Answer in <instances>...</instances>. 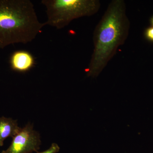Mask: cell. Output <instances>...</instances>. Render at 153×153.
Segmentation results:
<instances>
[{
    "mask_svg": "<svg viewBox=\"0 0 153 153\" xmlns=\"http://www.w3.org/2000/svg\"><path fill=\"white\" fill-rule=\"evenodd\" d=\"M60 150V147L56 143H52L50 147L47 150L42 152H37V153H57Z\"/></svg>",
    "mask_w": 153,
    "mask_h": 153,
    "instance_id": "7",
    "label": "cell"
},
{
    "mask_svg": "<svg viewBox=\"0 0 153 153\" xmlns=\"http://www.w3.org/2000/svg\"><path fill=\"white\" fill-rule=\"evenodd\" d=\"M150 22L151 25H152V27H153V16L151 18Z\"/></svg>",
    "mask_w": 153,
    "mask_h": 153,
    "instance_id": "9",
    "label": "cell"
},
{
    "mask_svg": "<svg viewBox=\"0 0 153 153\" xmlns=\"http://www.w3.org/2000/svg\"><path fill=\"white\" fill-rule=\"evenodd\" d=\"M130 27L124 1H111L94 30L93 53L85 70L87 76L96 78L101 73L118 47L124 44Z\"/></svg>",
    "mask_w": 153,
    "mask_h": 153,
    "instance_id": "1",
    "label": "cell"
},
{
    "mask_svg": "<svg viewBox=\"0 0 153 153\" xmlns=\"http://www.w3.org/2000/svg\"><path fill=\"white\" fill-rule=\"evenodd\" d=\"M144 35L145 38L148 41L153 42V27H149L146 29Z\"/></svg>",
    "mask_w": 153,
    "mask_h": 153,
    "instance_id": "8",
    "label": "cell"
},
{
    "mask_svg": "<svg viewBox=\"0 0 153 153\" xmlns=\"http://www.w3.org/2000/svg\"><path fill=\"white\" fill-rule=\"evenodd\" d=\"M35 63V58L33 55L25 50L15 51L10 57L11 69L17 72H27L33 68Z\"/></svg>",
    "mask_w": 153,
    "mask_h": 153,
    "instance_id": "5",
    "label": "cell"
},
{
    "mask_svg": "<svg viewBox=\"0 0 153 153\" xmlns=\"http://www.w3.org/2000/svg\"><path fill=\"white\" fill-rule=\"evenodd\" d=\"M41 144V136L33 128V125L29 123L13 137L10 146L1 153H37Z\"/></svg>",
    "mask_w": 153,
    "mask_h": 153,
    "instance_id": "4",
    "label": "cell"
},
{
    "mask_svg": "<svg viewBox=\"0 0 153 153\" xmlns=\"http://www.w3.org/2000/svg\"><path fill=\"white\" fill-rule=\"evenodd\" d=\"M41 3L46 9L45 25L58 30L74 19L93 16L100 7L98 0H42Z\"/></svg>",
    "mask_w": 153,
    "mask_h": 153,
    "instance_id": "3",
    "label": "cell"
},
{
    "mask_svg": "<svg viewBox=\"0 0 153 153\" xmlns=\"http://www.w3.org/2000/svg\"><path fill=\"white\" fill-rule=\"evenodd\" d=\"M18 120L11 117H0V146H4V142L9 137L13 138L19 131Z\"/></svg>",
    "mask_w": 153,
    "mask_h": 153,
    "instance_id": "6",
    "label": "cell"
},
{
    "mask_svg": "<svg viewBox=\"0 0 153 153\" xmlns=\"http://www.w3.org/2000/svg\"><path fill=\"white\" fill-rule=\"evenodd\" d=\"M45 26L30 0H0V49L32 42Z\"/></svg>",
    "mask_w": 153,
    "mask_h": 153,
    "instance_id": "2",
    "label": "cell"
}]
</instances>
